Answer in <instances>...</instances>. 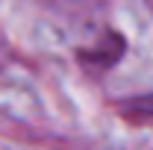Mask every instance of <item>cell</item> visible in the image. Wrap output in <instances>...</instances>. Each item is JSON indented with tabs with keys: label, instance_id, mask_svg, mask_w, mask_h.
I'll return each instance as SVG.
<instances>
[{
	"label": "cell",
	"instance_id": "6da1fadb",
	"mask_svg": "<svg viewBox=\"0 0 153 150\" xmlns=\"http://www.w3.org/2000/svg\"><path fill=\"white\" fill-rule=\"evenodd\" d=\"M135 109L141 115H153V97H144V100H138L135 103Z\"/></svg>",
	"mask_w": 153,
	"mask_h": 150
}]
</instances>
